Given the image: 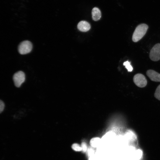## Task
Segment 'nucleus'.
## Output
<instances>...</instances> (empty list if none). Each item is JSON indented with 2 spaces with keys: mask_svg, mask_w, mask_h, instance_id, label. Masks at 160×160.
Masks as SVG:
<instances>
[{
  "mask_svg": "<svg viewBox=\"0 0 160 160\" xmlns=\"http://www.w3.org/2000/svg\"><path fill=\"white\" fill-rule=\"evenodd\" d=\"M148 28V26L146 24L143 23L138 25L133 34V41L136 42L140 40L145 34Z\"/></svg>",
  "mask_w": 160,
  "mask_h": 160,
  "instance_id": "obj_1",
  "label": "nucleus"
},
{
  "mask_svg": "<svg viewBox=\"0 0 160 160\" xmlns=\"http://www.w3.org/2000/svg\"><path fill=\"white\" fill-rule=\"evenodd\" d=\"M133 81L137 86L140 88L145 87L147 84V80L145 77L141 73H137L135 75Z\"/></svg>",
  "mask_w": 160,
  "mask_h": 160,
  "instance_id": "obj_4",
  "label": "nucleus"
},
{
  "mask_svg": "<svg viewBox=\"0 0 160 160\" xmlns=\"http://www.w3.org/2000/svg\"><path fill=\"white\" fill-rule=\"evenodd\" d=\"M92 17L93 20L97 21L101 17V12L100 10L97 7H94L92 11Z\"/></svg>",
  "mask_w": 160,
  "mask_h": 160,
  "instance_id": "obj_8",
  "label": "nucleus"
},
{
  "mask_svg": "<svg viewBox=\"0 0 160 160\" xmlns=\"http://www.w3.org/2000/svg\"><path fill=\"white\" fill-rule=\"evenodd\" d=\"M154 96L156 98L160 100V84L156 88L154 94Z\"/></svg>",
  "mask_w": 160,
  "mask_h": 160,
  "instance_id": "obj_12",
  "label": "nucleus"
},
{
  "mask_svg": "<svg viewBox=\"0 0 160 160\" xmlns=\"http://www.w3.org/2000/svg\"><path fill=\"white\" fill-rule=\"evenodd\" d=\"M13 80L15 86L20 87L25 80V75L24 72L19 71L16 72L13 76Z\"/></svg>",
  "mask_w": 160,
  "mask_h": 160,
  "instance_id": "obj_3",
  "label": "nucleus"
},
{
  "mask_svg": "<svg viewBox=\"0 0 160 160\" xmlns=\"http://www.w3.org/2000/svg\"><path fill=\"white\" fill-rule=\"evenodd\" d=\"M81 145L82 148V151L83 152H85L87 150V146L86 142H82L81 143Z\"/></svg>",
  "mask_w": 160,
  "mask_h": 160,
  "instance_id": "obj_13",
  "label": "nucleus"
},
{
  "mask_svg": "<svg viewBox=\"0 0 160 160\" xmlns=\"http://www.w3.org/2000/svg\"><path fill=\"white\" fill-rule=\"evenodd\" d=\"M123 65L125 66V68L127 69L129 72H131L133 70V68L130 64V62L128 61H127L124 62Z\"/></svg>",
  "mask_w": 160,
  "mask_h": 160,
  "instance_id": "obj_11",
  "label": "nucleus"
},
{
  "mask_svg": "<svg viewBox=\"0 0 160 160\" xmlns=\"http://www.w3.org/2000/svg\"><path fill=\"white\" fill-rule=\"evenodd\" d=\"M71 148L73 150L76 152L82 151V148L81 145L77 143H73L71 146Z\"/></svg>",
  "mask_w": 160,
  "mask_h": 160,
  "instance_id": "obj_10",
  "label": "nucleus"
},
{
  "mask_svg": "<svg viewBox=\"0 0 160 160\" xmlns=\"http://www.w3.org/2000/svg\"><path fill=\"white\" fill-rule=\"evenodd\" d=\"M146 74L150 79L155 82H160V74L152 70H149Z\"/></svg>",
  "mask_w": 160,
  "mask_h": 160,
  "instance_id": "obj_6",
  "label": "nucleus"
},
{
  "mask_svg": "<svg viewBox=\"0 0 160 160\" xmlns=\"http://www.w3.org/2000/svg\"><path fill=\"white\" fill-rule=\"evenodd\" d=\"M33 45L29 41L25 40L21 42L18 46V51L21 55H25L30 53L31 51Z\"/></svg>",
  "mask_w": 160,
  "mask_h": 160,
  "instance_id": "obj_2",
  "label": "nucleus"
},
{
  "mask_svg": "<svg viewBox=\"0 0 160 160\" xmlns=\"http://www.w3.org/2000/svg\"><path fill=\"white\" fill-rule=\"evenodd\" d=\"M149 57L152 61H156L160 59V44L157 43L154 45L151 49Z\"/></svg>",
  "mask_w": 160,
  "mask_h": 160,
  "instance_id": "obj_5",
  "label": "nucleus"
},
{
  "mask_svg": "<svg viewBox=\"0 0 160 160\" xmlns=\"http://www.w3.org/2000/svg\"><path fill=\"white\" fill-rule=\"evenodd\" d=\"M101 141V139L97 137H94L91 139L89 141V144L93 148L97 147L100 144Z\"/></svg>",
  "mask_w": 160,
  "mask_h": 160,
  "instance_id": "obj_9",
  "label": "nucleus"
},
{
  "mask_svg": "<svg viewBox=\"0 0 160 160\" xmlns=\"http://www.w3.org/2000/svg\"><path fill=\"white\" fill-rule=\"evenodd\" d=\"M90 25L89 23L85 21L80 22L77 25V28L80 31L82 32H87L90 28Z\"/></svg>",
  "mask_w": 160,
  "mask_h": 160,
  "instance_id": "obj_7",
  "label": "nucleus"
},
{
  "mask_svg": "<svg viewBox=\"0 0 160 160\" xmlns=\"http://www.w3.org/2000/svg\"><path fill=\"white\" fill-rule=\"evenodd\" d=\"M5 107L4 102L1 100H0V113H1L3 111Z\"/></svg>",
  "mask_w": 160,
  "mask_h": 160,
  "instance_id": "obj_14",
  "label": "nucleus"
}]
</instances>
